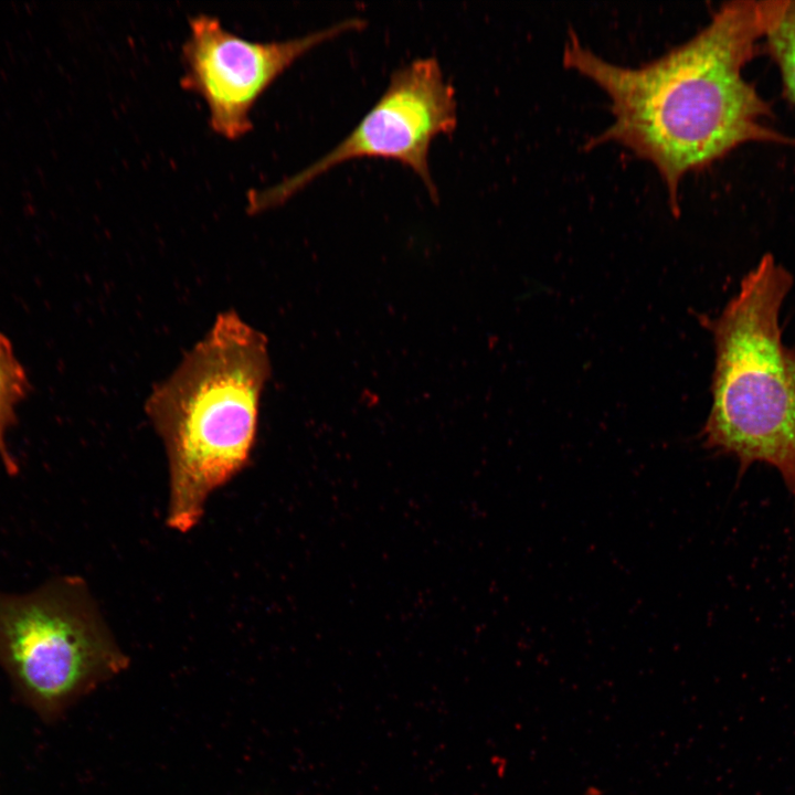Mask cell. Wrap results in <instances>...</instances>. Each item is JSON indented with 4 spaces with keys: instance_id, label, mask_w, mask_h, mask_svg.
<instances>
[{
    "instance_id": "cell-1",
    "label": "cell",
    "mask_w": 795,
    "mask_h": 795,
    "mask_svg": "<svg viewBox=\"0 0 795 795\" xmlns=\"http://www.w3.org/2000/svg\"><path fill=\"white\" fill-rule=\"evenodd\" d=\"M562 62L602 88L613 123L587 148L615 141L651 162L662 179L671 212L679 186L750 142L794 145L770 125V105L743 76L764 36L761 1L723 3L709 23L659 57L630 67L611 63L570 30Z\"/></svg>"
},
{
    "instance_id": "cell-2",
    "label": "cell",
    "mask_w": 795,
    "mask_h": 795,
    "mask_svg": "<svg viewBox=\"0 0 795 795\" xmlns=\"http://www.w3.org/2000/svg\"><path fill=\"white\" fill-rule=\"evenodd\" d=\"M269 374L266 337L226 310L152 389L145 410L167 454L170 529L192 530L209 497L246 466Z\"/></svg>"
},
{
    "instance_id": "cell-3",
    "label": "cell",
    "mask_w": 795,
    "mask_h": 795,
    "mask_svg": "<svg viewBox=\"0 0 795 795\" xmlns=\"http://www.w3.org/2000/svg\"><path fill=\"white\" fill-rule=\"evenodd\" d=\"M793 285L792 273L767 253L717 317H701L714 344L701 442L733 457L739 476L755 464L774 468L795 499V348L781 327Z\"/></svg>"
},
{
    "instance_id": "cell-4",
    "label": "cell",
    "mask_w": 795,
    "mask_h": 795,
    "mask_svg": "<svg viewBox=\"0 0 795 795\" xmlns=\"http://www.w3.org/2000/svg\"><path fill=\"white\" fill-rule=\"evenodd\" d=\"M128 666L82 577H57L26 594L0 592V667L43 719L61 717Z\"/></svg>"
},
{
    "instance_id": "cell-5",
    "label": "cell",
    "mask_w": 795,
    "mask_h": 795,
    "mask_svg": "<svg viewBox=\"0 0 795 795\" xmlns=\"http://www.w3.org/2000/svg\"><path fill=\"white\" fill-rule=\"evenodd\" d=\"M456 126L455 91L438 61L433 56L414 60L391 75L381 97L343 140L303 171L255 194L250 211L275 206L333 167L359 158L401 162L436 200L430 147L436 136L452 134Z\"/></svg>"
},
{
    "instance_id": "cell-6",
    "label": "cell",
    "mask_w": 795,
    "mask_h": 795,
    "mask_svg": "<svg viewBox=\"0 0 795 795\" xmlns=\"http://www.w3.org/2000/svg\"><path fill=\"white\" fill-rule=\"evenodd\" d=\"M363 25L353 18L304 36L254 42L226 30L215 17L198 14L189 20L180 82L204 100L213 132L236 140L251 131L253 107L286 70L317 45Z\"/></svg>"
},
{
    "instance_id": "cell-7",
    "label": "cell",
    "mask_w": 795,
    "mask_h": 795,
    "mask_svg": "<svg viewBox=\"0 0 795 795\" xmlns=\"http://www.w3.org/2000/svg\"><path fill=\"white\" fill-rule=\"evenodd\" d=\"M764 36L787 98L795 104V0L761 1Z\"/></svg>"
},
{
    "instance_id": "cell-8",
    "label": "cell",
    "mask_w": 795,
    "mask_h": 795,
    "mask_svg": "<svg viewBox=\"0 0 795 795\" xmlns=\"http://www.w3.org/2000/svg\"><path fill=\"white\" fill-rule=\"evenodd\" d=\"M30 384L23 367L14 356L10 340L0 332V459L8 474L19 466L6 444V434L17 423V405L25 399Z\"/></svg>"
},
{
    "instance_id": "cell-9",
    "label": "cell",
    "mask_w": 795,
    "mask_h": 795,
    "mask_svg": "<svg viewBox=\"0 0 795 795\" xmlns=\"http://www.w3.org/2000/svg\"><path fill=\"white\" fill-rule=\"evenodd\" d=\"M584 795H601V792L596 787H590Z\"/></svg>"
}]
</instances>
